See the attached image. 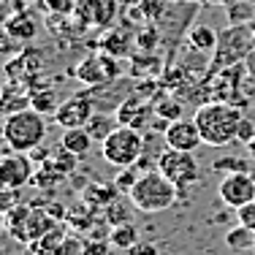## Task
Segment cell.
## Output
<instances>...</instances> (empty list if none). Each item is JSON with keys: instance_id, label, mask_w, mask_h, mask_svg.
<instances>
[{"instance_id": "6da1fadb", "label": "cell", "mask_w": 255, "mask_h": 255, "mask_svg": "<svg viewBox=\"0 0 255 255\" xmlns=\"http://www.w3.org/2000/svg\"><path fill=\"white\" fill-rule=\"evenodd\" d=\"M193 120L201 130L206 147H228L236 141V133H239L245 114H242V106H234V103L206 101L196 109Z\"/></svg>"}, {"instance_id": "7a4b0ae2", "label": "cell", "mask_w": 255, "mask_h": 255, "mask_svg": "<svg viewBox=\"0 0 255 255\" xmlns=\"http://www.w3.org/2000/svg\"><path fill=\"white\" fill-rule=\"evenodd\" d=\"M179 190L171 185L160 171H147L138 177V182L130 187L128 193V201H130L133 209L144 212V215H157V212H166L177 204Z\"/></svg>"}, {"instance_id": "3957f363", "label": "cell", "mask_w": 255, "mask_h": 255, "mask_svg": "<svg viewBox=\"0 0 255 255\" xmlns=\"http://www.w3.org/2000/svg\"><path fill=\"white\" fill-rule=\"evenodd\" d=\"M46 138V120L35 109H25V112L8 114L3 123V141L11 152H25L30 155L38 149Z\"/></svg>"}, {"instance_id": "277c9868", "label": "cell", "mask_w": 255, "mask_h": 255, "mask_svg": "<svg viewBox=\"0 0 255 255\" xmlns=\"http://www.w3.org/2000/svg\"><path fill=\"white\" fill-rule=\"evenodd\" d=\"M255 49V30L253 25H228L226 30H220V38H217V49L212 52V74L223 68H234L242 65L250 52Z\"/></svg>"}, {"instance_id": "5b68a950", "label": "cell", "mask_w": 255, "mask_h": 255, "mask_svg": "<svg viewBox=\"0 0 255 255\" xmlns=\"http://www.w3.org/2000/svg\"><path fill=\"white\" fill-rule=\"evenodd\" d=\"M101 155L109 166L114 168H133L138 163V157L144 155V136L141 130H133V128H123L117 125L109 138L101 144Z\"/></svg>"}, {"instance_id": "8992f818", "label": "cell", "mask_w": 255, "mask_h": 255, "mask_svg": "<svg viewBox=\"0 0 255 255\" xmlns=\"http://www.w3.org/2000/svg\"><path fill=\"white\" fill-rule=\"evenodd\" d=\"M157 171L177 187L179 196H185L187 187H193L198 182V157L196 152L166 149V152L157 155Z\"/></svg>"}, {"instance_id": "52a82bcc", "label": "cell", "mask_w": 255, "mask_h": 255, "mask_svg": "<svg viewBox=\"0 0 255 255\" xmlns=\"http://www.w3.org/2000/svg\"><path fill=\"white\" fill-rule=\"evenodd\" d=\"M245 74H247L245 63L234 65V68L217 71V76L212 74L206 79V82H209V87H206L209 101H223V103H234V106H245V95H242V90H239V82Z\"/></svg>"}, {"instance_id": "ba28073f", "label": "cell", "mask_w": 255, "mask_h": 255, "mask_svg": "<svg viewBox=\"0 0 255 255\" xmlns=\"http://www.w3.org/2000/svg\"><path fill=\"white\" fill-rule=\"evenodd\" d=\"M117 74H120L117 57H112V54H106V52L82 60V63L74 68V76L82 84H87V87H103V84L114 82Z\"/></svg>"}, {"instance_id": "9c48e42d", "label": "cell", "mask_w": 255, "mask_h": 255, "mask_svg": "<svg viewBox=\"0 0 255 255\" xmlns=\"http://www.w3.org/2000/svg\"><path fill=\"white\" fill-rule=\"evenodd\" d=\"M217 196L228 209H242V206L255 201V179L250 177V171L226 174L217 187Z\"/></svg>"}, {"instance_id": "30bf717a", "label": "cell", "mask_w": 255, "mask_h": 255, "mask_svg": "<svg viewBox=\"0 0 255 255\" xmlns=\"http://www.w3.org/2000/svg\"><path fill=\"white\" fill-rule=\"evenodd\" d=\"M93 114H95L93 95L76 93V95L65 98L57 106V112H54V123L63 128V130H68V128H84L90 120H93Z\"/></svg>"}, {"instance_id": "8fae6325", "label": "cell", "mask_w": 255, "mask_h": 255, "mask_svg": "<svg viewBox=\"0 0 255 255\" xmlns=\"http://www.w3.org/2000/svg\"><path fill=\"white\" fill-rule=\"evenodd\" d=\"M35 166L25 152H8L0 160V185L5 190H22L27 182H33Z\"/></svg>"}, {"instance_id": "7c38bea8", "label": "cell", "mask_w": 255, "mask_h": 255, "mask_svg": "<svg viewBox=\"0 0 255 255\" xmlns=\"http://www.w3.org/2000/svg\"><path fill=\"white\" fill-rule=\"evenodd\" d=\"M114 117H117V125L123 128H133V130H147L152 125V117H155V109L152 103L141 101V98H125L120 101V106L114 109Z\"/></svg>"}, {"instance_id": "4fadbf2b", "label": "cell", "mask_w": 255, "mask_h": 255, "mask_svg": "<svg viewBox=\"0 0 255 255\" xmlns=\"http://www.w3.org/2000/svg\"><path fill=\"white\" fill-rule=\"evenodd\" d=\"M163 136H166L168 149H182V152H196V149L204 144L196 120H185V117L168 125Z\"/></svg>"}, {"instance_id": "5bb4252c", "label": "cell", "mask_w": 255, "mask_h": 255, "mask_svg": "<svg viewBox=\"0 0 255 255\" xmlns=\"http://www.w3.org/2000/svg\"><path fill=\"white\" fill-rule=\"evenodd\" d=\"M117 0H79L74 14L76 16H84L87 14V25L93 27H106L114 22V14H117Z\"/></svg>"}, {"instance_id": "9a60e30c", "label": "cell", "mask_w": 255, "mask_h": 255, "mask_svg": "<svg viewBox=\"0 0 255 255\" xmlns=\"http://www.w3.org/2000/svg\"><path fill=\"white\" fill-rule=\"evenodd\" d=\"M5 35L14 41H33L38 35V22L27 14V11H16V14L5 16Z\"/></svg>"}, {"instance_id": "2e32d148", "label": "cell", "mask_w": 255, "mask_h": 255, "mask_svg": "<svg viewBox=\"0 0 255 255\" xmlns=\"http://www.w3.org/2000/svg\"><path fill=\"white\" fill-rule=\"evenodd\" d=\"M0 109H3L5 117H8V114H16V112H25V109H30V93H27V90H22V82H11V79H8V84H3Z\"/></svg>"}, {"instance_id": "e0dca14e", "label": "cell", "mask_w": 255, "mask_h": 255, "mask_svg": "<svg viewBox=\"0 0 255 255\" xmlns=\"http://www.w3.org/2000/svg\"><path fill=\"white\" fill-rule=\"evenodd\" d=\"M93 144H95L93 136H90L84 128H68V130H63V136H60V147H65L71 155H76L79 160L93 152Z\"/></svg>"}, {"instance_id": "ac0fdd59", "label": "cell", "mask_w": 255, "mask_h": 255, "mask_svg": "<svg viewBox=\"0 0 255 255\" xmlns=\"http://www.w3.org/2000/svg\"><path fill=\"white\" fill-rule=\"evenodd\" d=\"M217 38H220V33H217L215 27L209 25H193L190 33H187V44H190L193 52L198 54H209L217 49Z\"/></svg>"}, {"instance_id": "d6986e66", "label": "cell", "mask_w": 255, "mask_h": 255, "mask_svg": "<svg viewBox=\"0 0 255 255\" xmlns=\"http://www.w3.org/2000/svg\"><path fill=\"white\" fill-rule=\"evenodd\" d=\"M133 35H128L125 30H109V35L103 38V52L106 54H112V57H128L130 54V46H133Z\"/></svg>"}, {"instance_id": "ffe728a7", "label": "cell", "mask_w": 255, "mask_h": 255, "mask_svg": "<svg viewBox=\"0 0 255 255\" xmlns=\"http://www.w3.org/2000/svg\"><path fill=\"white\" fill-rule=\"evenodd\" d=\"M57 95H54V87L52 84H46L44 90L41 87H35V90H30V109H35L38 114H52L54 117V112H57Z\"/></svg>"}, {"instance_id": "44dd1931", "label": "cell", "mask_w": 255, "mask_h": 255, "mask_svg": "<svg viewBox=\"0 0 255 255\" xmlns=\"http://www.w3.org/2000/svg\"><path fill=\"white\" fill-rule=\"evenodd\" d=\"M138 242H141L138 239V231H136V226H130V223H125V226H114L112 231H109V245H112L114 250H128L130 253Z\"/></svg>"}, {"instance_id": "7402d4cb", "label": "cell", "mask_w": 255, "mask_h": 255, "mask_svg": "<svg viewBox=\"0 0 255 255\" xmlns=\"http://www.w3.org/2000/svg\"><path fill=\"white\" fill-rule=\"evenodd\" d=\"M117 128V117H109V114H101V112H95L93 114V120H90L87 125H84V130L93 136V141H98L103 144L109 138V133Z\"/></svg>"}, {"instance_id": "603a6c76", "label": "cell", "mask_w": 255, "mask_h": 255, "mask_svg": "<svg viewBox=\"0 0 255 255\" xmlns=\"http://www.w3.org/2000/svg\"><path fill=\"white\" fill-rule=\"evenodd\" d=\"M65 239H68V236H63L60 228H54L46 236L35 239L33 245H30V253H35V255H60V247H63Z\"/></svg>"}, {"instance_id": "cb8c5ba5", "label": "cell", "mask_w": 255, "mask_h": 255, "mask_svg": "<svg viewBox=\"0 0 255 255\" xmlns=\"http://www.w3.org/2000/svg\"><path fill=\"white\" fill-rule=\"evenodd\" d=\"M226 245L231 250H255V231L245 228V226H236L226 234Z\"/></svg>"}, {"instance_id": "d4e9b609", "label": "cell", "mask_w": 255, "mask_h": 255, "mask_svg": "<svg viewBox=\"0 0 255 255\" xmlns=\"http://www.w3.org/2000/svg\"><path fill=\"white\" fill-rule=\"evenodd\" d=\"M117 201V187H106V185H90L84 190V204L87 206H109Z\"/></svg>"}, {"instance_id": "484cf974", "label": "cell", "mask_w": 255, "mask_h": 255, "mask_svg": "<svg viewBox=\"0 0 255 255\" xmlns=\"http://www.w3.org/2000/svg\"><path fill=\"white\" fill-rule=\"evenodd\" d=\"M152 109H155V117L163 120V123H168V125L182 120V103L177 98H163V101L152 103Z\"/></svg>"}, {"instance_id": "4316f807", "label": "cell", "mask_w": 255, "mask_h": 255, "mask_svg": "<svg viewBox=\"0 0 255 255\" xmlns=\"http://www.w3.org/2000/svg\"><path fill=\"white\" fill-rule=\"evenodd\" d=\"M49 163H52L54 168H57L60 174H63V177H68V174L79 166V157L71 155L65 147H60V144H57V147L52 149V155H49Z\"/></svg>"}, {"instance_id": "83f0119b", "label": "cell", "mask_w": 255, "mask_h": 255, "mask_svg": "<svg viewBox=\"0 0 255 255\" xmlns=\"http://www.w3.org/2000/svg\"><path fill=\"white\" fill-rule=\"evenodd\" d=\"M168 0H141L138 3V11H141V19L149 22V25H155V22H160L163 16H166L168 11Z\"/></svg>"}, {"instance_id": "f1b7e54d", "label": "cell", "mask_w": 255, "mask_h": 255, "mask_svg": "<svg viewBox=\"0 0 255 255\" xmlns=\"http://www.w3.org/2000/svg\"><path fill=\"white\" fill-rule=\"evenodd\" d=\"M33 182L41 187V190H54V187H57L60 182H63V174H60V171L52 166L49 160H44V166H41L38 171H35Z\"/></svg>"}, {"instance_id": "f546056e", "label": "cell", "mask_w": 255, "mask_h": 255, "mask_svg": "<svg viewBox=\"0 0 255 255\" xmlns=\"http://www.w3.org/2000/svg\"><path fill=\"white\" fill-rule=\"evenodd\" d=\"M212 168H215V171H223V174H239V171H250V166H247V160H242V157H217V160L212 163Z\"/></svg>"}, {"instance_id": "4dcf8cb0", "label": "cell", "mask_w": 255, "mask_h": 255, "mask_svg": "<svg viewBox=\"0 0 255 255\" xmlns=\"http://www.w3.org/2000/svg\"><path fill=\"white\" fill-rule=\"evenodd\" d=\"M133 38H136V49L138 52H152L155 46H157V30L152 25H147L141 33L133 35Z\"/></svg>"}, {"instance_id": "1f68e13d", "label": "cell", "mask_w": 255, "mask_h": 255, "mask_svg": "<svg viewBox=\"0 0 255 255\" xmlns=\"http://www.w3.org/2000/svg\"><path fill=\"white\" fill-rule=\"evenodd\" d=\"M106 220L112 223V228H114V226H125V223H130V217H128V209L123 204L114 201V204L106 206Z\"/></svg>"}, {"instance_id": "d6a6232c", "label": "cell", "mask_w": 255, "mask_h": 255, "mask_svg": "<svg viewBox=\"0 0 255 255\" xmlns=\"http://www.w3.org/2000/svg\"><path fill=\"white\" fill-rule=\"evenodd\" d=\"M136 182H138L136 171H133V168H123V171H120V177L114 179V187H117L120 193H125V196H128V193H130V187L136 185Z\"/></svg>"}, {"instance_id": "836d02e7", "label": "cell", "mask_w": 255, "mask_h": 255, "mask_svg": "<svg viewBox=\"0 0 255 255\" xmlns=\"http://www.w3.org/2000/svg\"><path fill=\"white\" fill-rule=\"evenodd\" d=\"M236 141L239 144H245V147H250V144L255 141V123L253 120H242V125H239V133H236Z\"/></svg>"}, {"instance_id": "e575fe53", "label": "cell", "mask_w": 255, "mask_h": 255, "mask_svg": "<svg viewBox=\"0 0 255 255\" xmlns=\"http://www.w3.org/2000/svg\"><path fill=\"white\" fill-rule=\"evenodd\" d=\"M84 250H87V242L68 236V239L63 242V247H60V255H84Z\"/></svg>"}, {"instance_id": "d590c367", "label": "cell", "mask_w": 255, "mask_h": 255, "mask_svg": "<svg viewBox=\"0 0 255 255\" xmlns=\"http://www.w3.org/2000/svg\"><path fill=\"white\" fill-rule=\"evenodd\" d=\"M236 217H239V226L255 231V201L247 204V206H242V209H236Z\"/></svg>"}, {"instance_id": "8d00e7d4", "label": "cell", "mask_w": 255, "mask_h": 255, "mask_svg": "<svg viewBox=\"0 0 255 255\" xmlns=\"http://www.w3.org/2000/svg\"><path fill=\"white\" fill-rule=\"evenodd\" d=\"M130 255H157V247L152 245V242H138V245L130 250Z\"/></svg>"}, {"instance_id": "74e56055", "label": "cell", "mask_w": 255, "mask_h": 255, "mask_svg": "<svg viewBox=\"0 0 255 255\" xmlns=\"http://www.w3.org/2000/svg\"><path fill=\"white\" fill-rule=\"evenodd\" d=\"M84 255H106V247L101 245V242H87V250Z\"/></svg>"}, {"instance_id": "f35d334b", "label": "cell", "mask_w": 255, "mask_h": 255, "mask_svg": "<svg viewBox=\"0 0 255 255\" xmlns=\"http://www.w3.org/2000/svg\"><path fill=\"white\" fill-rule=\"evenodd\" d=\"M245 71H247V76H250L253 82H255V49L250 52V57L245 60Z\"/></svg>"}, {"instance_id": "ab89813d", "label": "cell", "mask_w": 255, "mask_h": 255, "mask_svg": "<svg viewBox=\"0 0 255 255\" xmlns=\"http://www.w3.org/2000/svg\"><path fill=\"white\" fill-rule=\"evenodd\" d=\"M117 3H120V5H138L141 0H117Z\"/></svg>"}, {"instance_id": "60d3db41", "label": "cell", "mask_w": 255, "mask_h": 255, "mask_svg": "<svg viewBox=\"0 0 255 255\" xmlns=\"http://www.w3.org/2000/svg\"><path fill=\"white\" fill-rule=\"evenodd\" d=\"M247 155H250V157H253V160H255V141L250 144V147H247Z\"/></svg>"}, {"instance_id": "b9f144b4", "label": "cell", "mask_w": 255, "mask_h": 255, "mask_svg": "<svg viewBox=\"0 0 255 255\" xmlns=\"http://www.w3.org/2000/svg\"><path fill=\"white\" fill-rule=\"evenodd\" d=\"M217 3H228L231 5V3H239V0H217Z\"/></svg>"}, {"instance_id": "7bdbcfd3", "label": "cell", "mask_w": 255, "mask_h": 255, "mask_svg": "<svg viewBox=\"0 0 255 255\" xmlns=\"http://www.w3.org/2000/svg\"><path fill=\"white\" fill-rule=\"evenodd\" d=\"M250 177H253V179H255V166H253V168H250Z\"/></svg>"}, {"instance_id": "ee69618b", "label": "cell", "mask_w": 255, "mask_h": 255, "mask_svg": "<svg viewBox=\"0 0 255 255\" xmlns=\"http://www.w3.org/2000/svg\"><path fill=\"white\" fill-rule=\"evenodd\" d=\"M168 3H182V0H168Z\"/></svg>"}, {"instance_id": "f6af8a7d", "label": "cell", "mask_w": 255, "mask_h": 255, "mask_svg": "<svg viewBox=\"0 0 255 255\" xmlns=\"http://www.w3.org/2000/svg\"><path fill=\"white\" fill-rule=\"evenodd\" d=\"M253 30H255V22H253Z\"/></svg>"}, {"instance_id": "bcb514c9", "label": "cell", "mask_w": 255, "mask_h": 255, "mask_svg": "<svg viewBox=\"0 0 255 255\" xmlns=\"http://www.w3.org/2000/svg\"><path fill=\"white\" fill-rule=\"evenodd\" d=\"M253 255H255V250H253Z\"/></svg>"}]
</instances>
